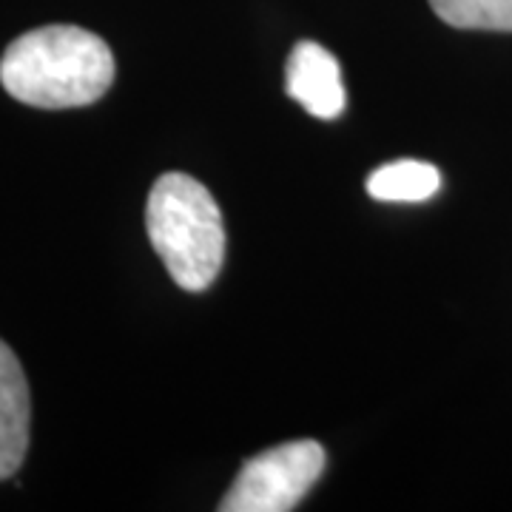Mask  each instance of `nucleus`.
Here are the masks:
<instances>
[{
	"label": "nucleus",
	"mask_w": 512,
	"mask_h": 512,
	"mask_svg": "<svg viewBox=\"0 0 512 512\" xmlns=\"http://www.w3.org/2000/svg\"><path fill=\"white\" fill-rule=\"evenodd\" d=\"M430 9L456 29L512 32V0H430Z\"/></svg>",
	"instance_id": "nucleus-7"
},
{
	"label": "nucleus",
	"mask_w": 512,
	"mask_h": 512,
	"mask_svg": "<svg viewBox=\"0 0 512 512\" xmlns=\"http://www.w3.org/2000/svg\"><path fill=\"white\" fill-rule=\"evenodd\" d=\"M0 83L35 109L92 106L114 83V55L103 37L80 26H40L0 57Z\"/></svg>",
	"instance_id": "nucleus-1"
},
{
	"label": "nucleus",
	"mask_w": 512,
	"mask_h": 512,
	"mask_svg": "<svg viewBox=\"0 0 512 512\" xmlns=\"http://www.w3.org/2000/svg\"><path fill=\"white\" fill-rule=\"evenodd\" d=\"M146 231L171 279L183 291L214 285L225 259V225L217 200L188 174H163L146 205Z\"/></svg>",
	"instance_id": "nucleus-2"
},
{
	"label": "nucleus",
	"mask_w": 512,
	"mask_h": 512,
	"mask_svg": "<svg viewBox=\"0 0 512 512\" xmlns=\"http://www.w3.org/2000/svg\"><path fill=\"white\" fill-rule=\"evenodd\" d=\"M439 188V168L421 160H396L367 177V194L379 202H424L436 197Z\"/></svg>",
	"instance_id": "nucleus-6"
},
{
	"label": "nucleus",
	"mask_w": 512,
	"mask_h": 512,
	"mask_svg": "<svg viewBox=\"0 0 512 512\" xmlns=\"http://www.w3.org/2000/svg\"><path fill=\"white\" fill-rule=\"evenodd\" d=\"M285 92L319 120H333L348 106L339 60L313 40L293 46L285 63Z\"/></svg>",
	"instance_id": "nucleus-4"
},
{
	"label": "nucleus",
	"mask_w": 512,
	"mask_h": 512,
	"mask_svg": "<svg viewBox=\"0 0 512 512\" xmlns=\"http://www.w3.org/2000/svg\"><path fill=\"white\" fill-rule=\"evenodd\" d=\"M29 384L18 356L0 342V481L20 470L29 450Z\"/></svg>",
	"instance_id": "nucleus-5"
},
{
	"label": "nucleus",
	"mask_w": 512,
	"mask_h": 512,
	"mask_svg": "<svg viewBox=\"0 0 512 512\" xmlns=\"http://www.w3.org/2000/svg\"><path fill=\"white\" fill-rule=\"evenodd\" d=\"M325 450L313 439L288 441L248 458L220 501L222 512H288L325 473Z\"/></svg>",
	"instance_id": "nucleus-3"
}]
</instances>
